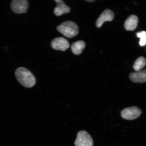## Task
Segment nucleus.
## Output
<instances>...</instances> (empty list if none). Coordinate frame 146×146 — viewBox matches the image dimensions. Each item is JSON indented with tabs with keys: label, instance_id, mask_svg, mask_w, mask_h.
I'll list each match as a JSON object with an SVG mask.
<instances>
[{
	"label": "nucleus",
	"instance_id": "ddd939ff",
	"mask_svg": "<svg viewBox=\"0 0 146 146\" xmlns=\"http://www.w3.org/2000/svg\"><path fill=\"white\" fill-rule=\"evenodd\" d=\"M136 36L140 39L139 42L140 46H144L146 44V32L143 31L137 33Z\"/></svg>",
	"mask_w": 146,
	"mask_h": 146
},
{
	"label": "nucleus",
	"instance_id": "39448f33",
	"mask_svg": "<svg viewBox=\"0 0 146 146\" xmlns=\"http://www.w3.org/2000/svg\"><path fill=\"white\" fill-rule=\"evenodd\" d=\"M11 6L12 11L15 13H25L28 8L29 3L27 0H13Z\"/></svg>",
	"mask_w": 146,
	"mask_h": 146
},
{
	"label": "nucleus",
	"instance_id": "7ed1b4c3",
	"mask_svg": "<svg viewBox=\"0 0 146 146\" xmlns=\"http://www.w3.org/2000/svg\"><path fill=\"white\" fill-rule=\"evenodd\" d=\"M74 145L76 146H94V141L86 131H81L78 133Z\"/></svg>",
	"mask_w": 146,
	"mask_h": 146
},
{
	"label": "nucleus",
	"instance_id": "9b49d317",
	"mask_svg": "<svg viewBox=\"0 0 146 146\" xmlns=\"http://www.w3.org/2000/svg\"><path fill=\"white\" fill-rule=\"evenodd\" d=\"M85 46V42L83 41L79 40L73 43L71 46V49L74 54L79 55L82 53Z\"/></svg>",
	"mask_w": 146,
	"mask_h": 146
},
{
	"label": "nucleus",
	"instance_id": "f03ea898",
	"mask_svg": "<svg viewBox=\"0 0 146 146\" xmlns=\"http://www.w3.org/2000/svg\"><path fill=\"white\" fill-rule=\"evenodd\" d=\"M57 30L67 38H72L77 35L78 27L75 23L72 21L64 22L57 27Z\"/></svg>",
	"mask_w": 146,
	"mask_h": 146
},
{
	"label": "nucleus",
	"instance_id": "f257e3e1",
	"mask_svg": "<svg viewBox=\"0 0 146 146\" xmlns=\"http://www.w3.org/2000/svg\"><path fill=\"white\" fill-rule=\"evenodd\" d=\"M15 75L19 83L23 86L30 88L35 85L36 80L31 72L23 67H19L16 69Z\"/></svg>",
	"mask_w": 146,
	"mask_h": 146
},
{
	"label": "nucleus",
	"instance_id": "20e7f679",
	"mask_svg": "<svg viewBox=\"0 0 146 146\" xmlns=\"http://www.w3.org/2000/svg\"><path fill=\"white\" fill-rule=\"evenodd\" d=\"M142 112L137 107L127 108L123 110L121 112V117L124 119L132 120L139 117Z\"/></svg>",
	"mask_w": 146,
	"mask_h": 146
},
{
	"label": "nucleus",
	"instance_id": "9d476101",
	"mask_svg": "<svg viewBox=\"0 0 146 146\" xmlns=\"http://www.w3.org/2000/svg\"><path fill=\"white\" fill-rule=\"evenodd\" d=\"M138 23L137 17L135 15H131L125 21L124 27L127 31H134L137 26Z\"/></svg>",
	"mask_w": 146,
	"mask_h": 146
},
{
	"label": "nucleus",
	"instance_id": "423d86ee",
	"mask_svg": "<svg viewBox=\"0 0 146 146\" xmlns=\"http://www.w3.org/2000/svg\"><path fill=\"white\" fill-rule=\"evenodd\" d=\"M51 46L55 50L65 51L70 47L69 42L65 38L59 37L55 38L51 42Z\"/></svg>",
	"mask_w": 146,
	"mask_h": 146
},
{
	"label": "nucleus",
	"instance_id": "f8f14e48",
	"mask_svg": "<svg viewBox=\"0 0 146 146\" xmlns=\"http://www.w3.org/2000/svg\"><path fill=\"white\" fill-rule=\"evenodd\" d=\"M146 65V59L143 56H140L137 59L133 65L134 70L136 72L140 71Z\"/></svg>",
	"mask_w": 146,
	"mask_h": 146
},
{
	"label": "nucleus",
	"instance_id": "4468645a",
	"mask_svg": "<svg viewBox=\"0 0 146 146\" xmlns=\"http://www.w3.org/2000/svg\"><path fill=\"white\" fill-rule=\"evenodd\" d=\"M86 1L88 2H94L95 1L94 0H87V1Z\"/></svg>",
	"mask_w": 146,
	"mask_h": 146
},
{
	"label": "nucleus",
	"instance_id": "0eeeda50",
	"mask_svg": "<svg viewBox=\"0 0 146 146\" xmlns=\"http://www.w3.org/2000/svg\"><path fill=\"white\" fill-rule=\"evenodd\" d=\"M114 13L112 11L106 9L102 13L97 20L96 23V27L100 28L105 22L112 21L114 19Z\"/></svg>",
	"mask_w": 146,
	"mask_h": 146
},
{
	"label": "nucleus",
	"instance_id": "6e6552de",
	"mask_svg": "<svg viewBox=\"0 0 146 146\" xmlns=\"http://www.w3.org/2000/svg\"><path fill=\"white\" fill-rule=\"evenodd\" d=\"M57 6L54 8V13L57 16H60L68 13L70 11V7L67 6L62 0H55Z\"/></svg>",
	"mask_w": 146,
	"mask_h": 146
},
{
	"label": "nucleus",
	"instance_id": "1a4fd4ad",
	"mask_svg": "<svg viewBox=\"0 0 146 146\" xmlns=\"http://www.w3.org/2000/svg\"><path fill=\"white\" fill-rule=\"evenodd\" d=\"M129 78L133 82L136 83L146 82V69L137 72L131 73Z\"/></svg>",
	"mask_w": 146,
	"mask_h": 146
}]
</instances>
